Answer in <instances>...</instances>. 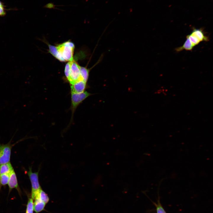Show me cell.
Instances as JSON below:
<instances>
[{"instance_id":"6da1fadb","label":"cell","mask_w":213,"mask_h":213,"mask_svg":"<svg viewBox=\"0 0 213 213\" xmlns=\"http://www.w3.org/2000/svg\"><path fill=\"white\" fill-rule=\"evenodd\" d=\"M209 40L208 37L205 35L201 29L193 28L191 32L186 37V40L183 45L177 48L178 51L184 50H192L194 47L202 41Z\"/></svg>"},{"instance_id":"7a4b0ae2","label":"cell","mask_w":213,"mask_h":213,"mask_svg":"<svg viewBox=\"0 0 213 213\" xmlns=\"http://www.w3.org/2000/svg\"><path fill=\"white\" fill-rule=\"evenodd\" d=\"M74 45L72 42L67 41L57 46L58 56L57 59L61 62L73 60Z\"/></svg>"},{"instance_id":"3957f363","label":"cell","mask_w":213,"mask_h":213,"mask_svg":"<svg viewBox=\"0 0 213 213\" xmlns=\"http://www.w3.org/2000/svg\"><path fill=\"white\" fill-rule=\"evenodd\" d=\"M91 95V93L85 91L80 93H71V109L72 114L71 122L72 121L73 114L78 106L84 100Z\"/></svg>"},{"instance_id":"277c9868","label":"cell","mask_w":213,"mask_h":213,"mask_svg":"<svg viewBox=\"0 0 213 213\" xmlns=\"http://www.w3.org/2000/svg\"><path fill=\"white\" fill-rule=\"evenodd\" d=\"M31 185V198L34 199L36 195L41 189L38 180V171L33 172L32 168L30 167L27 172Z\"/></svg>"},{"instance_id":"5b68a950","label":"cell","mask_w":213,"mask_h":213,"mask_svg":"<svg viewBox=\"0 0 213 213\" xmlns=\"http://www.w3.org/2000/svg\"><path fill=\"white\" fill-rule=\"evenodd\" d=\"M70 62V76L68 80L70 85H72L78 80L82 79L80 76V66L73 60Z\"/></svg>"},{"instance_id":"8992f818","label":"cell","mask_w":213,"mask_h":213,"mask_svg":"<svg viewBox=\"0 0 213 213\" xmlns=\"http://www.w3.org/2000/svg\"><path fill=\"white\" fill-rule=\"evenodd\" d=\"M12 147L9 143L0 145V164L10 162Z\"/></svg>"},{"instance_id":"52a82bcc","label":"cell","mask_w":213,"mask_h":213,"mask_svg":"<svg viewBox=\"0 0 213 213\" xmlns=\"http://www.w3.org/2000/svg\"><path fill=\"white\" fill-rule=\"evenodd\" d=\"M86 83L80 79L74 84L71 85V93H80L85 91L86 87Z\"/></svg>"},{"instance_id":"ba28073f","label":"cell","mask_w":213,"mask_h":213,"mask_svg":"<svg viewBox=\"0 0 213 213\" xmlns=\"http://www.w3.org/2000/svg\"><path fill=\"white\" fill-rule=\"evenodd\" d=\"M8 185L9 190L15 188L17 190L19 193L20 192L16 175L14 170L10 174Z\"/></svg>"},{"instance_id":"9c48e42d","label":"cell","mask_w":213,"mask_h":213,"mask_svg":"<svg viewBox=\"0 0 213 213\" xmlns=\"http://www.w3.org/2000/svg\"><path fill=\"white\" fill-rule=\"evenodd\" d=\"M33 202V209L36 213H38L44 209L46 204L38 198L35 197Z\"/></svg>"},{"instance_id":"30bf717a","label":"cell","mask_w":213,"mask_h":213,"mask_svg":"<svg viewBox=\"0 0 213 213\" xmlns=\"http://www.w3.org/2000/svg\"><path fill=\"white\" fill-rule=\"evenodd\" d=\"M14 170L10 162L0 164V175L3 174H10Z\"/></svg>"},{"instance_id":"8fae6325","label":"cell","mask_w":213,"mask_h":213,"mask_svg":"<svg viewBox=\"0 0 213 213\" xmlns=\"http://www.w3.org/2000/svg\"><path fill=\"white\" fill-rule=\"evenodd\" d=\"M90 70L85 67H80V76L81 79L87 83L88 81Z\"/></svg>"},{"instance_id":"7c38bea8","label":"cell","mask_w":213,"mask_h":213,"mask_svg":"<svg viewBox=\"0 0 213 213\" xmlns=\"http://www.w3.org/2000/svg\"><path fill=\"white\" fill-rule=\"evenodd\" d=\"M37 197L46 204L49 202V198L47 195L41 189L36 195L35 198Z\"/></svg>"},{"instance_id":"4fadbf2b","label":"cell","mask_w":213,"mask_h":213,"mask_svg":"<svg viewBox=\"0 0 213 213\" xmlns=\"http://www.w3.org/2000/svg\"><path fill=\"white\" fill-rule=\"evenodd\" d=\"M9 176L10 174H3L0 175V187L8 184Z\"/></svg>"},{"instance_id":"5bb4252c","label":"cell","mask_w":213,"mask_h":213,"mask_svg":"<svg viewBox=\"0 0 213 213\" xmlns=\"http://www.w3.org/2000/svg\"><path fill=\"white\" fill-rule=\"evenodd\" d=\"M33 200L31 198L29 199L27 204L25 213H33Z\"/></svg>"},{"instance_id":"9a60e30c","label":"cell","mask_w":213,"mask_h":213,"mask_svg":"<svg viewBox=\"0 0 213 213\" xmlns=\"http://www.w3.org/2000/svg\"><path fill=\"white\" fill-rule=\"evenodd\" d=\"M49 46V51L50 53L56 58L58 56V51L57 46L48 44Z\"/></svg>"},{"instance_id":"2e32d148","label":"cell","mask_w":213,"mask_h":213,"mask_svg":"<svg viewBox=\"0 0 213 213\" xmlns=\"http://www.w3.org/2000/svg\"><path fill=\"white\" fill-rule=\"evenodd\" d=\"M54 3H49L46 4L44 6H43V8H47L49 9H57L58 10H60L61 11H64V10L61 9H59L58 8H57L56 7L57 6H64V5H55V4H54Z\"/></svg>"},{"instance_id":"e0dca14e","label":"cell","mask_w":213,"mask_h":213,"mask_svg":"<svg viewBox=\"0 0 213 213\" xmlns=\"http://www.w3.org/2000/svg\"><path fill=\"white\" fill-rule=\"evenodd\" d=\"M70 62H68L66 64L64 70V73L65 76L68 80L70 76Z\"/></svg>"},{"instance_id":"ac0fdd59","label":"cell","mask_w":213,"mask_h":213,"mask_svg":"<svg viewBox=\"0 0 213 213\" xmlns=\"http://www.w3.org/2000/svg\"><path fill=\"white\" fill-rule=\"evenodd\" d=\"M5 13L4 6L0 1V16H4Z\"/></svg>"},{"instance_id":"d6986e66","label":"cell","mask_w":213,"mask_h":213,"mask_svg":"<svg viewBox=\"0 0 213 213\" xmlns=\"http://www.w3.org/2000/svg\"><path fill=\"white\" fill-rule=\"evenodd\" d=\"M157 213H166L160 204L156 205Z\"/></svg>"}]
</instances>
